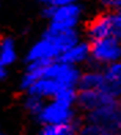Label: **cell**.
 <instances>
[{
    "instance_id": "cell-1",
    "label": "cell",
    "mask_w": 121,
    "mask_h": 135,
    "mask_svg": "<svg viewBox=\"0 0 121 135\" xmlns=\"http://www.w3.org/2000/svg\"><path fill=\"white\" fill-rule=\"evenodd\" d=\"M40 14L41 18L47 21V28L63 32V30L78 29L84 15V6L80 2L59 6V7L43 6Z\"/></svg>"
},
{
    "instance_id": "cell-2",
    "label": "cell",
    "mask_w": 121,
    "mask_h": 135,
    "mask_svg": "<svg viewBox=\"0 0 121 135\" xmlns=\"http://www.w3.org/2000/svg\"><path fill=\"white\" fill-rule=\"evenodd\" d=\"M80 112L76 105H72L60 99H50L46 102L44 108L41 109L39 116L34 121L40 126H55V124H68L73 123L80 117Z\"/></svg>"
},
{
    "instance_id": "cell-3",
    "label": "cell",
    "mask_w": 121,
    "mask_h": 135,
    "mask_svg": "<svg viewBox=\"0 0 121 135\" xmlns=\"http://www.w3.org/2000/svg\"><path fill=\"white\" fill-rule=\"evenodd\" d=\"M91 43V57L87 68L103 69L105 66L121 61V40L117 36H107L105 39L89 41Z\"/></svg>"
},
{
    "instance_id": "cell-4",
    "label": "cell",
    "mask_w": 121,
    "mask_h": 135,
    "mask_svg": "<svg viewBox=\"0 0 121 135\" xmlns=\"http://www.w3.org/2000/svg\"><path fill=\"white\" fill-rule=\"evenodd\" d=\"M118 101L120 99L106 93L105 90H77L76 108L80 114H85L96 109L113 105Z\"/></svg>"
},
{
    "instance_id": "cell-5",
    "label": "cell",
    "mask_w": 121,
    "mask_h": 135,
    "mask_svg": "<svg viewBox=\"0 0 121 135\" xmlns=\"http://www.w3.org/2000/svg\"><path fill=\"white\" fill-rule=\"evenodd\" d=\"M84 121L100 126L107 130H114L121 132V101L105 108L96 109L94 112L81 114Z\"/></svg>"
},
{
    "instance_id": "cell-6",
    "label": "cell",
    "mask_w": 121,
    "mask_h": 135,
    "mask_svg": "<svg viewBox=\"0 0 121 135\" xmlns=\"http://www.w3.org/2000/svg\"><path fill=\"white\" fill-rule=\"evenodd\" d=\"M84 35L88 41H95L105 39L113 35V21L110 11L102 10L95 14L84 26Z\"/></svg>"
},
{
    "instance_id": "cell-7",
    "label": "cell",
    "mask_w": 121,
    "mask_h": 135,
    "mask_svg": "<svg viewBox=\"0 0 121 135\" xmlns=\"http://www.w3.org/2000/svg\"><path fill=\"white\" fill-rule=\"evenodd\" d=\"M59 57H60V52L54 46V43L48 40L47 37H44V36H40L28 48L23 62L29 64V62H34V61H57Z\"/></svg>"
},
{
    "instance_id": "cell-8",
    "label": "cell",
    "mask_w": 121,
    "mask_h": 135,
    "mask_svg": "<svg viewBox=\"0 0 121 135\" xmlns=\"http://www.w3.org/2000/svg\"><path fill=\"white\" fill-rule=\"evenodd\" d=\"M89 57H91V43L87 39H81L74 46L68 48L58 58V61L73 66H81L88 64Z\"/></svg>"
},
{
    "instance_id": "cell-9",
    "label": "cell",
    "mask_w": 121,
    "mask_h": 135,
    "mask_svg": "<svg viewBox=\"0 0 121 135\" xmlns=\"http://www.w3.org/2000/svg\"><path fill=\"white\" fill-rule=\"evenodd\" d=\"M66 87H63L62 84H59L57 80L52 79H46L41 77L37 81H34L32 85L29 87V90L23 94H30V95H36L39 98H43L44 101H50L54 99L60 91L65 90Z\"/></svg>"
},
{
    "instance_id": "cell-10",
    "label": "cell",
    "mask_w": 121,
    "mask_h": 135,
    "mask_svg": "<svg viewBox=\"0 0 121 135\" xmlns=\"http://www.w3.org/2000/svg\"><path fill=\"white\" fill-rule=\"evenodd\" d=\"M105 85L103 90L117 99H121V61L105 66L103 69Z\"/></svg>"
},
{
    "instance_id": "cell-11",
    "label": "cell",
    "mask_w": 121,
    "mask_h": 135,
    "mask_svg": "<svg viewBox=\"0 0 121 135\" xmlns=\"http://www.w3.org/2000/svg\"><path fill=\"white\" fill-rule=\"evenodd\" d=\"M103 85H105V76L102 69L87 68L85 70H81L77 90H103Z\"/></svg>"
},
{
    "instance_id": "cell-12",
    "label": "cell",
    "mask_w": 121,
    "mask_h": 135,
    "mask_svg": "<svg viewBox=\"0 0 121 135\" xmlns=\"http://www.w3.org/2000/svg\"><path fill=\"white\" fill-rule=\"evenodd\" d=\"M18 59L17 43L11 36H0V62L13 66Z\"/></svg>"
},
{
    "instance_id": "cell-13",
    "label": "cell",
    "mask_w": 121,
    "mask_h": 135,
    "mask_svg": "<svg viewBox=\"0 0 121 135\" xmlns=\"http://www.w3.org/2000/svg\"><path fill=\"white\" fill-rule=\"evenodd\" d=\"M81 123V116L73 123L55 126H40L37 135H77L78 126Z\"/></svg>"
},
{
    "instance_id": "cell-14",
    "label": "cell",
    "mask_w": 121,
    "mask_h": 135,
    "mask_svg": "<svg viewBox=\"0 0 121 135\" xmlns=\"http://www.w3.org/2000/svg\"><path fill=\"white\" fill-rule=\"evenodd\" d=\"M46 102L47 101H44L43 98H39L36 95H30V94H23V97H22V108L33 119H36L39 116L41 109L44 108Z\"/></svg>"
},
{
    "instance_id": "cell-15",
    "label": "cell",
    "mask_w": 121,
    "mask_h": 135,
    "mask_svg": "<svg viewBox=\"0 0 121 135\" xmlns=\"http://www.w3.org/2000/svg\"><path fill=\"white\" fill-rule=\"evenodd\" d=\"M77 135H121L120 131H114V130H107L100 126L92 124V123L84 121L81 119V123L78 126Z\"/></svg>"
},
{
    "instance_id": "cell-16",
    "label": "cell",
    "mask_w": 121,
    "mask_h": 135,
    "mask_svg": "<svg viewBox=\"0 0 121 135\" xmlns=\"http://www.w3.org/2000/svg\"><path fill=\"white\" fill-rule=\"evenodd\" d=\"M112 14V21H113V35L117 36L121 40V8L110 11Z\"/></svg>"
},
{
    "instance_id": "cell-17",
    "label": "cell",
    "mask_w": 121,
    "mask_h": 135,
    "mask_svg": "<svg viewBox=\"0 0 121 135\" xmlns=\"http://www.w3.org/2000/svg\"><path fill=\"white\" fill-rule=\"evenodd\" d=\"M41 6H54V7H59V6L70 4V3H77L80 0H37Z\"/></svg>"
},
{
    "instance_id": "cell-18",
    "label": "cell",
    "mask_w": 121,
    "mask_h": 135,
    "mask_svg": "<svg viewBox=\"0 0 121 135\" xmlns=\"http://www.w3.org/2000/svg\"><path fill=\"white\" fill-rule=\"evenodd\" d=\"M8 75H10V72H8V66H6L4 64L0 62V81L7 80V79H8Z\"/></svg>"
},
{
    "instance_id": "cell-19",
    "label": "cell",
    "mask_w": 121,
    "mask_h": 135,
    "mask_svg": "<svg viewBox=\"0 0 121 135\" xmlns=\"http://www.w3.org/2000/svg\"><path fill=\"white\" fill-rule=\"evenodd\" d=\"M120 8H121V0H114V2H113V6H112V11L120 10Z\"/></svg>"
},
{
    "instance_id": "cell-20",
    "label": "cell",
    "mask_w": 121,
    "mask_h": 135,
    "mask_svg": "<svg viewBox=\"0 0 121 135\" xmlns=\"http://www.w3.org/2000/svg\"><path fill=\"white\" fill-rule=\"evenodd\" d=\"M0 10H2V4H0Z\"/></svg>"
},
{
    "instance_id": "cell-21",
    "label": "cell",
    "mask_w": 121,
    "mask_h": 135,
    "mask_svg": "<svg viewBox=\"0 0 121 135\" xmlns=\"http://www.w3.org/2000/svg\"><path fill=\"white\" fill-rule=\"evenodd\" d=\"M0 135H3V134H2V132H0Z\"/></svg>"
},
{
    "instance_id": "cell-22",
    "label": "cell",
    "mask_w": 121,
    "mask_h": 135,
    "mask_svg": "<svg viewBox=\"0 0 121 135\" xmlns=\"http://www.w3.org/2000/svg\"><path fill=\"white\" fill-rule=\"evenodd\" d=\"M120 101H121V99H120Z\"/></svg>"
}]
</instances>
